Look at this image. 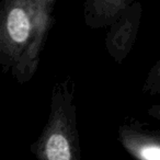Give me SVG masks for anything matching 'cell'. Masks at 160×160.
<instances>
[{
	"label": "cell",
	"instance_id": "1",
	"mask_svg": "<svg viewBox=\"0 0 160 160\" xmlns=\"http://www.w3.org/2000/svg\"><path fill=\"white\" fill-rule=\"evenodd\" d=\"M56 0L0 2V67L17 82L31 81L55 23Z\"/></svg>",
	"mask_w": 160,
	"mask_h": 160
},
{
	"label": "cell",
	"instance_id": "2",
	"mask_svg": "<svg viewBox=\"0 0 160 160\" xmlns=\"http://www.w3.org/2000/svg\"><path fill=\"white\" fill-rule=\"evenodd\" d=\"M30 151L36 160H81L76 82L70 76L53 86L48 118Z\"/></svg>",
	"mask_w": 160,
	"mask_h": 160
},
{
	"label": "cell",
	"instance_id": "3",
	"mask_svg": "<svg viewBox=\"0 0 160 160\" xmlns=\"http://www.w3.org/2000/svg\"><path fill=\"white\" fill-rule=\"evenodd\" d=\"M118 140L134 160H160V131L138 120H127L118 128Z\"/></svg>",
	"mask_w": 160,
	"mask_h": 160
},
{
	"label": "cell",
	"instance_id": "4",
	"mask_svg": "<svg viewBox=\"0 0 160 160\" xmlns=\"http://www.w3.org/2000/svg\"><path fill=\"white\" fill-rule=\"evenodd\" d=\"M142 5L135 1L122 17L110 27L104 38L107 52L118 64H122L128 56L137 38L142 18Z\"/></svg>",
	"mask_w": 160,
	"mask_h": 160
},
{
	"label": "cell",
	"instance_id": "5",
	"mask_svg": "<svg viewBox=\"0 0 160 160\" xmlns=\"http://www.w3.org/2000/svg\"><path fill=\"white\" fill-rule=\"evenodd\" d=\"M134 0H88L83 2V20L90 29L110 28L124 14Z\"/></svg>",
	"mask_w": 160,
	"mask_h": 160
},
{
	"label": "cell",
	"instance_id": "6",
	"mask_svg": "<svg viewBox=\"0 0 160 160\" xmlns=\"http://www.w3.org/2000/svg\"><path fill=\"white\" fill-rule=\"evenodd\" d=\"M142 90L144 93L150 96H160V58L149 69Z\"/></svg>",
	"mask_w": 160,
	"mask_h": 160
},
{
	"label": "cell",
	"instance_id": "7",
	"mask_svg": "<svg viewBox=\"0 0 160 160\" xmlns=\"http://www.w3.org/2000/svg\"><path fill=\"white\" fill-rule=\"evenodd\" d=\"M147 115L160 121V104H153L147 109Z\"/></svg>",
	"mask_w": 160,
	"mask_h": 160
}]
</instances>
